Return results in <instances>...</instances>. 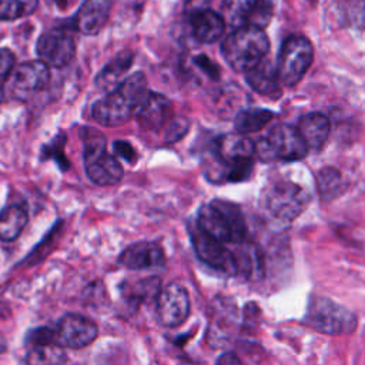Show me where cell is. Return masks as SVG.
I'll return each mask as SVG.
<instances>
[{
	"label": "cell",
	"instance_id": "e575fe53",
	"mask_svg": "<svg viewBox=\"0 0 365 365\" xmlns=\"http://www.w3.org/2000/svg\"><path fill=\"white\" fill-rule=\"evenodd\" d=\"M215 365H242L240 358L234 352H224L218 356Z\"/></svg>",
	"mask_w": 365,
	"mask_h": 365
},
{
	"label": "cell",
	"instance_id": "5bb4252c",
	"mask_svg": "<svg viewBox=\"0 0 365 365\" xmlns=\"http://www.w3.org/2000/svg\"><path fill=\"white\" fill-rule=\"evenodd\" d=\"M214 151L224 171V167L241 160H252L255 154V143L238 133L222 134L215 140Z\"/></svg>",
	"mask_w": 365,
	"mask_h": 365
},
{
	"label": "cell",
	"instance_id": "2e32d148",
	"mask_svg": "<svg viewBox=\"0 0 365 365\" xmlns=\"http://www.w3.org/2000/svg\"><path fill=\"white\" fill-rule=\"evenodd\" d=\"M50 81V68L41 60L26 61L13 68L11 73V87L19 93H36L43 88Z\"/></svg>",
	"mask_w": 365,
	"mask_h": 365
},
{
	"label": "cell",
	"instance_id": "d590c367",
	"mask_svg": "<svg viewBox=\"0 0 365 365\" xmlns=\"http://www.w3.org/2000/svg\"><path fill=\"white\" fill-rule=\"evenodd\" d=\"M6 351V344H4V341L0 338V354H3Z\"/></svg>",
	"mask_w": 365,
	"mask_h": 365
},
{
	"label": "cell",
	"instance_id": "4316f807",
	"mask_svg": "<svg viewBox=\"0 0 365 365\" xmlns=\"http://www.w3.org/2000/svg\"><path fill=\"white\" fill-rule=\"evenodd\" d=\"M38 0H0V20L13 21L36 11Z\"/></svg>",
	"mask_w": 365,
	"mask_h": 365
},
{
	"label": "cell",
	"instance_id": "6da1fadb",
	"mask_svg": "<svg viewBox=\"0 0 365 365\" xmlns=\"http://www.w3.org/2000/svg\"><path fill=\"white\" fill-rule=\"evenodd\" d=\"M147 78L138 71L123 80L91 107L93 118L103 127H120L135 115L147 96Z\"/></svg>",
	"mask_w": 365,
	"mask_h": 365
},
{
	"label": "cell",
	"instance_id": "5b68a950",
	"mask_svg": "<svg viewBox=\"0 0 365 365\" xmlns=\"http://www.w3.org/2000/svg\"><path fill=\"white\" fill-rule=\"evenodd\" d=\"M312 60V43L301 34L289 36L281 46L275 66L281 86L292 87L298 84L311 67Z\"/></svg>",
	"mask_w": 365,
	"mask_h": 365
},
{
	"label": "cell",
	"instance_id": "603a6c76",
	"mask_svg": "<svg viewBox=\"0 0 365 365\" xmlns=\"http://www.w3.org/2000/svg\"><path fill=\"white\" fill-rule=\"evenodd\" d=\"M29 221L27 211L17 204L6 207L0 212V240L13 241L24 230Z\"/></svg>",
	"mask_w": 365,
	"mask_h": 365
},
{
	"label": "cell",
	"instance_id": "1f68e13d",
	"mask_svg": "<svg viewBox=\"0 0 365 365\" xmlns=\"http://www.w3.org/2000/svg\"><path fill=\"white\" fill-rule=\"evenodd\" d=\"M63 147H64V135L61 137V141H58V140L53 141V143L44 150V154H47L48 157L56 158L57 163L60 164V167L66 170L70 164H68V161L66 160V157L63 155Z\"/></svg>",
	"mask_w": 365,
	"mask_h": 365
},
{
	"label": "cell",
	"instance_id": "8992f818",
	"mask_svg": "<svg viewBox=\"0 0 365 365\" xmlns=\"http://www.w3.org/2000/svg\"><path fill=\"white\" fill-rule=\"evenodd\" d=\"M255 154L261 161H297L308 154V148L297 127L277 124L255 144Z\"/></svg>",
	"mask_w": 365,
	"mask_h": 365
},
{
	"label": "cell",
	"instance_id": "ba28073f",
	"mask_svg": "<svg viewBox=\"0 0 365 365\" xmlns=\"http://www.w3.org/2000/svg\"><path fill=\"white\" fill-rule=\"evenodd\" d=\"M188 234L191 238V244L194 247V251L197 257L211 267L215 271H220L227 275H235L237 274V265H235V257L231 250H228L224 242L215 240L205 231H202L195 221H191L188 224Z\"/></svg>",
	"mask_w": 365,
	"mask_h": 365
},
{
	"label": "cell",
	"instance_id": "9c48e42d",
	"mask_svg": "<svg viewBox=\"0 0 365 365\" xmlns=\"http://www.w3.org/2000/svg\"><path fill=\"white\" fill-rule=\"evenodd\" d=\"M53 334L57 346L80 349L94 342L98 335V328L96 322L87 317L70 312L58 319L57 325L53 328Z\"/></svg>",
	"mask_w": 365,
	"mask_h": 365
},
{
	"label": "cell",
	"instance_id": "3957f363",
	"mask_svg": "<svg viewBox=\"0 0 365 365\" xmlns=\"http://www.w3.org/2000/svg\"><path fill=\"white\" fill-rule=\"evenodd\" d=\"M269 51V40L264 30L255 27H241L232 30L221 43L224 60L235 71L245 73Z\"/></svg>",
	"mask_w": 365,
	"mask_h": 365
},
{
	"label": "cell",
	"instance_id": "8d00e7d4",
	"mask_svg": "<svg viewBox=\"0 0 365 365\" xmlns=\"http://www.w3.org/2000/svg\"><path fill=\"white\" fill-rule=\"evenodd\" d=\"M3 100H4V93H3V87L0 84V104L3 103Z\"/></svg>",
	"mask_w": 365,
	"mask_h": 365
},
{
	"label": "cell",
	"instance_id": "7a4b0ae2",
	"mask_svg": "<svg viewBox=\"0 0 365 365\" xmlns=\"http://www.w3.org/2000/svg\"><path fill=\"white\" fill-rule=\"evenodd\" d=\"M195 224L221 242L241 244L247 241L248 230L238 205L225 200H212L198 210Z\"/></svg>",
	"mask_w": 365,
	"mask_h": 365
},
{
	"label": "cell",
	"instance_id": "f546056e",
	"mask_svg": "<svg viewBox=\"0 0 365 365\" xmlns=\"http://www.w3.org/2000/svg\"><path fill=\"white\" fill-rule=\"evenodd\" d=\"M113 150H114V153H115L118 157H121V158H123L124 161H127L128 164H135L137 160H138L134 147H133L128 141H123V140L114 141Z\"/></svg>",
	"mask_w": 365,
	"mask_h": 365
},
{
	"label": "cell",
	"instance_id": "4fadbf2b",
	"mask_svg": "<svg viewBox=\"0 0 365 365\" xmlns=\"http://www.w3.org/2000/svg\"><path fill=\"white\" fill-rule=\"evenodd\" d=\"M84 167L87 177L96 185L107 187L118 184L124 177V170L118 160L107 151L84 155Z\"/></svg>",
	"mask_w": 365,
	"mask_h": 365
},
{
	"label": "cell",
	"instance_id": "cb8c5ba5",
	"mask_svg": "<svg viewBox=\"0 0 365 365\" xmlns=\"http://www.w3.org/2000/svg\"><path fill=\"white\" fill-rule=\"evenodd\" d=\"M274 117V113L265 108H247L237 113L234 127L238 134H250L262 130Z\"/></svg>",
	"mask_w": 365,
	"mask_h": 365
},
{
	"label": "cell",
	"instance_id": "30bf717a",
	"mask_svg": "<svg viewBox=\"0 0 365 365\" xmlns=\"http://www.w3.org/2000/svg\"><path fill=\"white\" fill-rule=\"evenodd\" d=\"M190 315V295L180 284H168L157 295V318L165 328H177Z\"/></svg>",
	"mask_w": 365,
	"mask_h": 365
},
{
	"label": "cell",
	"instance_id": "4dcf8cb0",
	"mask_svg": "<svg viewBox=\"0 0 365 365\" xmlns=\"http://www.w3.org/2000/svg\"><path fill=\"white\" fill-rule=\"evenodd\" d=\"M168 124H170V127L167 130L165 140L171 141V143L181 138L185 134L187 128H188V121L185 118H177V120L171 118Z\"/></svg>",
	"mask_w": 365,
	"mask_h": 365
},
{
	"label": "cell",
	"instance_id": "ac0fdd59",
	"mask_svg": "<svg viewBox=\"0 0 365 365\" xmlns=\"http://www.w3.org/2000/svg\"><path fill=\"white\" fill-rule=\"evenodd\" d=\"M245 80L255 93L265 97L279 98L282 94L277 68L267 57L245 71Z\"/></svg>",
	"mask_w": 365,
	"mask_h": 365
},
{
	"label": "cell",
	"instance_id": "d6986e66",
	"mask_svg": "<svg viewBox=\"0 0 365 365\" xmlns=\"http://www.w3.org/2000/svg\"><path fill=\"white\" fill-rule=\"evenodd\" d=\"M297 130L301 134L307 148L318 151L324 147L329 137L331 124L328 117H325L324 114L309 113L299 118Z\"/></svg>",
	"mask_w": 365,
	"mask_h": 365
},
{
	"label": "cell",
	"instance_id": "9a60e30c",
	"mask_svg": "<svg viewBox=\"0 0 365 365\" xmlns=\"http://www.w3.org/2000/svg\"><path fill=\"white\" fill-rule=\"evenodd\" d=\"M118 262L128 269H145L164 265L163 248L153 241H140L127 247L118 257Z\"/></svg>",
	"mask_w": 365,
	"mask_h": 365
},
{
	"label": "cell",
	"instance_id": "8fae6325",
	"mask_svg": "<svg viewBox=\"0 0 365 365\" xmlns=\"http://www.w3.org/2000/svg\"><path fill=\"white\" fill-rule=\"evenodd\" d=\"M36 50L40 60L47 66L64 67L74 58L76 44L66 31L51 30L38 37Z\"/></svg>",
	"mask_w": 365,
	"mask_h": 365
},
{
	"label": "cell",
	"instance_id": "484cf974",
	"mask_svg": "<svg viewBox=\"0 0 365 365\" xmlns=\"http://www.w3.org/2000/svg\"><path fill=\"white\" fill-rule=\"evenodd\" d=\"M27 365H64L66 355L63 348L56 344L33 346L27 354Z\"/></svg>",
	"mask_w": 365,
	"mask_h": 365
},
{
	"label": "cell",
	"instance_id": "d6a6232c",
	"mask_svg": "<svg viewBox=\"0 0 365 365\" xmlns=\"http://www.w3.org/2000/svg\"><path fill=\"white\" fill-rule=\"evenodd\" d=\"M14 68V56L10 50H0V80L6 78Z\"/></svg>",
	"mask_w": 365,
	"mask_h": 365
},
{
	"label": "cell",
	"instance_id": "277c9868",
	"mask_svg": "<svg viewBox=\"0 0 365 365\" xmlns=\"http://www.w3.org/2000/svg\"><path fill=\"white\" fill-rule=\"evenodd\" d=\"M304 322L322 334H349L356 327V317L348 308L327 297H312L308 302Z\"/></svg>",
	"mask_w": 365,
	"mask_h": 365
},
{
	"label": "cell",
	"instance_id": "ffe728a7",
	"mask_svg": "<svg viewBox=\"0 0 365 365\" xmlns=\"http://www.w3.org/2000/svg\"><path fill=\"white\" fill-rule=\"evenodd\" d=\"M188 21L195 40L205 44L220 40L225 30L222 17L210 9L188 16Z\"/></svg>",
	"mask_w": 365,
	"mask_h": 365
},
{
	"label": "cell",
	"instance_id": "83f0119b",
	"mask_svg": "<svg viewBox=\"0 0 365 365\" xmlns=\"http://www.w3.org/2000/svg\"><path fill=\"white\" fill-rule=\"evenodd\" d=\"M27 341H29L33 346L54 344V334H53V328H48V327L36 328V329H33V331L29 334Z\"/></svg>",
	"mask_w": 365,
	"mask_h": 365
},
{
	"label": "cell",
	"instance_id": "e0dca14e",
	"mask_svg": "<svg viewBox=\"0 0 365 365\" xmlns=\"http://www.w3.org/2000/svg\"><path fill=\"white\" fill-rule=\"evenodd\" d=\"M111 11V0H84L76 17V29L86 34H97L107 23Z\"/></svg>",
	"mask_w": 365,
	"mask_h": 365
},
{
	"label": "cell",
	"instance_id": "836d02e7",
	"mask_svg": "<svg viewBox=\"0 0 365 365\" xmlns=\"http://www.w3.org/2000/svg\"><path fill=\"white\" fill-rule=\"evenodd\" d=\"M211 0H185L184 1V11L187 16H191L197 11H202L210 9Z\"/></svg>",
	"mask_w": 365,
	"mask_h": 365
},
{
	"label": "cell",
	"instance_id": "52a82bcc",
	"mask_svg": "<svg viewBox=\"0 0 365 365\" xmlns=\"http://www.w3.org/2000/svg\"><path fill=\"white\" fill-rule=\"evenodd\" d=\"M261 200L264 208L274 218L289 222L305 211L309 204V194L295 182L281 181L268 185Z\"/></svg>",
	"mask_w": 365,
	"mask_h": 365
},
{
	"label": "cell",
	"instance_id": "7c38bea8",
	"mask_svg": "<svg viewBox=\"0 0 365 365\" xmlns=\"http://www.w3.org/2000/svg\"><path fill=\"white\" fill-rule=\"evenodd\" d=\"M135 118L141 128L157 131L173 118V103L164 94L148 91L135 113Z\"/></svg>",
	"mask_w": 365,
	"mask_h": 365
},
{
	"label": "cell",
	"instance_id": "d4e9b609",
	"mask_svg": "<svg viewBox=\"0 0 365 365\" xmlns=\"http://www.w3.org/2000/svg\"><path fill=\"white\" fill-rule=\"evenodd\" d=\"M318 194L324 201H331L341 195L344 190L342 175L336 168L324 167L317 175Z\"/></svg>",
	"mask_w": 365,
	"mask_h": 365
},
{
	"label": "cell",
	"instance_id": "7402d4cb",
	"mask_svg": "<svg viewBox=\"0 0 365 365\" xmlns=\"http://www.w3.org/2000/svg\"><path fill=\"white\" fill-rule=\"evenodd\" d=\"M134 54L131 51H121L117 54L96 77V86L100 90H113L123 80L121 77L127 73L133 63Z\"/></svg>",
	"mask_w": 365,
	"mask_h": 365
},
{
	"label": "cell",
	"instance_id": "f1b7e54d",
	"mask_svg": "<svg viewBox=\"0 0 365 365\" xmlns=\"http://www.w3.org/2000/svg\"><path fill=\"white\" fill-rule=\"evenodd\" d=\"M194 64L210 78L217 80L220 77V67L205 54H198L194 57Z\"/></svg>",
	"mask_w": 365,
	"mask_h": 365
},
{
	"label": "cell",
	"instance_id": "44dd1931",
	"mask_svg": "<svg viewBox=\"0 0 365 365\" xmlns=\"http://www.w3.org/2000/svg\"><path fill=\"white\" fill-rule=\"evenodd\" d=\"M259 0H222L221 17L230 27L241 29L250 26Z\"/></svg>",
	"mask_w": 365,
	"mask_h": 365
}]
</instances>
